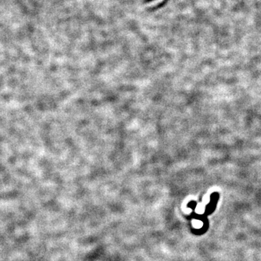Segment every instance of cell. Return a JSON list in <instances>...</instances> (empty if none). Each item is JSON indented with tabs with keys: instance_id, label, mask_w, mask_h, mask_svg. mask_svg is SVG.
I'll use <instances>...</instances> for the list:
<instances>
[{
	"instance_id": "cell-1",
	"label": "cell",
	"mask_w": 261,
	"mask_h": 261,
	"mask_svg": "<svg viewBox=\"0 0 261 261\" xmlns=\"http://www.w3.org/2000/svg\"><path fill=\"white\" fill-rule=\"evenodd\" d=\"M192 224L197 229H200L203 226V223L200 220H194L192 221Z\"/></svg>"
},
{
	"instance_id": "cell-2",
	"label": "cell",
	"mask_w": 261,
	"mask_h": 261,
	"mask_svg": "<svg viewBox=\"0 0 261 261\" xmlns=\"http://www.w3.org/2000/svg\"><path fill=\"white\" fill-rule=\"evenodd\" d=\"M196 212L199 213V214H202V213L205 212V207L203 206V205H199L197 207Z\"/></svg>"
}]
</instances>
